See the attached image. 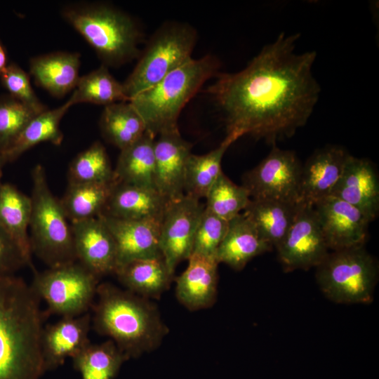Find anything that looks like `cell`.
<instances>
[{
    "mask_svg": "<svg viewBox=\"0 0 379 379\" xmlns=\"http://www.w3.org/2000/svg\"><path fill=\"white\" fill-rule=\"evenodd\" d=\"M197 39L195 28L188 23L167 21L162 24L149 38L135 67L123 83L128 101L190 59Z\"/></svg>",
    "mask_w": 379,
    "mask_h": 379,
    "instance_id": "cell-7",
    "label": "cell"
},
{
    "mask_svg": "<svg viewBox=\"0 0 379 379\" xmlns=\"http://www.w3.org/2000/svg\"><path fill=\"white\" fill-rule=\"evenodd\" d=\"M331 195L357 208L370 222L374 220L379 212V182L371 162L349 154Z\"/></svg>",
    "mask_w": 379,
    "mask_h": 379,
    "instance_id": "cell-16",
    "label": "cell"
},
{
    "mask_svg": "<svg viewBox=\"0 0 379 379\" xmlns=\"http://www.w3.org/2000/svg\"><path fill=\"white\" fill-rule=\"evenodd\" d=\"M154 140L155 136L146 131L140 139L121 150L114 169L117 182L156 190Z\"/></svg>",
    "mask_w": 379,
    "mask_h": 379,
    "instance_id": "cell-26",
    "label": "cell"
},
{
    "mask_svg": "<svg viewBox=\"0 0 379 379\" xmlns=\"http://www.w3.org/2000/svg\"><path fill=\"white\" fill-rule=\"evenodd\" d=\"M313 206L330 251L365 245L370 222L357 208L331 195Z\"/></svg>",
    "mask_w": 379,
    "mask_h": 379,
    "instance_id": "cell-13",
    "label": "cell"
},
{
    "mask_svg": "<svg viewBox=\"0 0 379 379\" xmlns=\"http://www.w3.org/2000/svg\"><path fill=\"white\" fill-rule=\"evenodd\" d=\"M31 284L51 314L76 317L88 312L96 296L99 278L78 261L39 272H34Z\"/></svg>",
    "mask_w": 379,
    "mask_h": 379,
    "instance_id": "cell-9",
    "label": "cell"
},
{
    "mask_svg": "<svg viewBox=\"0 0 379 379\" xmlns=\"http://www.w3.org/2000/svg\"><path fill=\"white\" fill-rule=\"evenodd\" d=\"M188 260L186 270L176 279V297L190 310L209 307L216 299L218 262L198 254H192Z\"/></svg>",
    "mask_w": 379,
    "mask_h": 379,
    "instance_id": "cell-20",
    "label": "cell"
},
{
    "mask_svg": "<svg viewBox=\"0 0 379 379\" xmlns=\"http://www.w3.org/2000/svg\"><path fill=\"white\" fill-rule=\"evenodd\" d=\"M302 164L293 151L272 145L268 155L243 177L251 199L300 201Z\"/></svg>",
    "mask_w": 379,
    "mask_h": 379,
    "instance_id": "cell-10",
    "label": "cell"
},
{
    "mask_svg": "<svg viewBox=\"0 0 379 379\" xmlns=\"http://www.w3.org/2000/svg\"><path fill=\"white\" fill-rule=\"evenodd\" d=\"M80 54L58 51L30 60L29 72L35 83L56 97L74 89L80 78Z\"/></svg>",
    "mask_w": 379,
    "mask_h": 379,
    "instance_id": "cell-23",
    "label": "cell"
},
{
    "mask_svg": "<svg viewBox=\"0 0 379 379\" xmlns=\"http://www.w3.org/2000/svg\"><path fill=\"white\" fill-rule=\"evenodd\" d=\"M69 183L114 182V172L105 147L93 142L72 161L68 171Z\"/></svg>",
    "mask_w": 379,
    "mask_h": 379,
    "instance_id": "cell-34",
    "label": "cell"
},
{
    "mask_svg": "<svg viewBox=\"0 0 379 379\" xmlns=\"http://www.w3.org/2000/svg\"><path fill=\"white\" fill-rule=\"evenodd\" d=\"M98 217L114 239L117 268L133 260L162 256L159 246L161 222L123 220L104 214Z\"/></svg>",
    "mask_w": 379,
    "mask_h": 379,
    "instance_id": "cell-17",
    "label": "cell"
},
{
    "mask_svg": "<svg viewBox=\"0 0 379 379\" xmlns=\"http://www.w3.org/2000/svg\"><path fill=\"white\" fill-rule=\"evenodd\" d=\"M285 272L317 267L329 248L314 206L301 202L286 236L276 248Z\"/></svg>",
    "mask_w": 379,
    "mask_h": 379,
    "instance_id": "cell-11",
    "label": "cell"
},
{
    "mask_svg": "<svg viewBox=\"0 0 379 379\" xmlns=\"http://www.w3.org/2000/svg\"><path fill=\"white\" fill-rule=\"evenodd\" d=\"M72 106L89 102L107 106L115 102L128 101L123 83L118 81L109 72L107 66L80 77L73 93L68 100Z\"/></svg>",
    "mask_w": 379,
    "mask_h": 379,
    "instance_id": "cell-33",
    "label": "cell"
},
{
    "mask_svg": "<svg viewBox=\"0 0 379 379\" xmlns=\"http://www.w3.org/2000/svg\"><path fill=\"white\" fill-rule=\"evenodd\" d=\"M62 15L95 51L104 65L117 67L138 58L142 33L127 13L104 3L66 6Z\"/></svg>",
    "mask_w": 379,
    "mask_h": 379,
    "instance_id": "cell-5",
    "label": "cell"
},
{
    "mask_svg": "<svg viewBox=\"0 0 379 379\" xmlns=\"http://www.w3.org/2000/svg\"><path fill=\"white\" fill-rule=\"evenodd\" d=\"M300 203L251 199L243 213L253 223L260 236L277 248L292 225Z\"/></svg>",
    "mask_w": 379,
    "mask_h": 379,
    "instance_id": "cell-27",
    "label": "cell"
},
{
    "mask_svg": "<svg viewBox=\"0 0 379 379\" xmlns=\"http://www.w3.org/2000/svg\"><path fill=\"white\" fill-rule=\"evenodd\" d=\"M5 164H6V161H5L2 154L0 152V191L1 190V187H2L3 185H4V183L1 182V176H2L3 166H4Z\"/></svg>",
    "mask_w": 379,
    "mask_h": 379,
    "instance_id": "cell-41",
    "label": "cell"
},
{
    "mask_svg": "<svg viewBox=\"0 0 379 379\" xmlns=\"http://www.w3.org/2000/svg\"><path fill=\"white\" fill-rule=\"evenodd\" d=\"M77 260L99 279L114 274V239L100 217L71 222Z\"/></svg>",
    "mask_w": 379,
    "mask_h": 379,
    "instance_id": "cell-14",
    "label": "cell"
},
{
    "mask_svg": "<svg viewBox=\"0 0 379 379\" xmlns=\"http://www.w3.org/2000/svg\"><path fill=\"white\" fill-rule=\"evenodd\" d=\"M40 302L22 278L0 275V379H41L46 372Z\"/></svg>",
    "mask_w": 379,
    "mask_h": 379,
    "instance_id": "cell-2",
    "label": "cell"
},
{
    "mask_svg": "<svg viewBox=\"0 0 379 379\" xmlns=\"http://www.w3.org/2000/svg\"><path fill=\"white\" fill-rule=\"evenodd\" d=\"M205 198V208L228 222L242 213L251 199L243 185L234 183L223 172Z\"/></svg>",
    "mask_w": 379,
    "mask_h": 379,
    "instance_id": "cell-35",
    "label": "cell"
},
{
    "mask_svg": "<svg viewBox=\"0 0 379 379\" xmlns=\"http://www.w3.org/2000/svg\"><path fill=\"white\" fill-rule=\"evenodd\" d=\"M324 295L338 304H370L378 279V265L365 245L331 251L316 267Z\"/></svg>",
    "mask_w": 379,
    "mask_h": 379,
    "instance_id": "cell-8",
    "label": "cell"
},
{
    "mask_svg": "<svg viewBox=\"0 0 379 379\" xmlns=\"http://www.w3.org/2000/svg\"><path fill=\"white\" fill-rule=\"evenodd\" d=\"M220 66L218 59L211 54L191 58L157 84L131 99L146 131L156 137L179 130L181 111L206 81L218 74Z\"/></svg>",
    "mask_w": 379,
    "mask_h": 379,
    "instance_id": "cell-4",
    "label": "cell"
},
{
    "mask_svg": "<svg viewBox=\"0 0 379 379\" xmlns=\"http://www.w3.org/2000/svg\"><path fill=\"white\" fill-rule=\"evenodd\" d=\"M114 274L126 290L146 298H159L173 276L162 256L131 261L117 267Z\"/></svg>",
    "mask_w": 379,
    "mask_h": 379,
    "instance_id": "cell-25",
    "label": "cell"
},
{
    "mask_svg": "<svg viewBox=\"0 0 379 379\" xmlns=\"http://www.w3.org/2000/svg\"><path fill=\"white\" fill-rule=\"evenodd\" d=\"M32 201L16 187L4 183L0 191V225L22 252L27 266L34 272L29 227Z\"/></svg>",
    "mask_w": 379,
    "mask_h": 379,
    "instance_id": "cell-24",
    "label": "cell"
},
{
    "mask_svg": "<svg viewBox=\"0 0 379 379\" xmlns=\"http://www.w3.org/2000/svg\"><path fill=\"white\" fill-rule=\"evenodd\" d=\"M200 199L184 194L168 201L160 225L159 246L171 274L192 253L195 232L204 211Z\"/></svg>",
    "mask_w": 379,
    "mask_h": 379,
    "instance_id": "cell-12",
    "label": "cell"
},
{
    "mask_svg": "<svg viewBox=\"0 0 379 379\" xmlns=\"http://www.w3.org/2000/svg\"><path fill=\"white\" fill-rule=\"evenodd\" d=\"M236 140L226 136L220 145L201 155L191 154L187 161L184 178L185 194L201 199L222 172L221 162L227 148Z\"/></svg>",
    "mask_w": 379,
    "mask_h": 379,
    "instance_id": "cell-31",
    "label": "cell"
},
{
    "mask_svg": "<svg viewBox=\"0 0 379 379\" xmlns=\"http://www.w3.org/2000/svg\"><path fill=\"white\" fill-rule=\"evenodd\" d=\"M154 140L155 187L167 201L185 194V166L192 154V144L184 140L179 130L163 133Z\"/></svg>",
    "mask_w": 379,
    "mask_h": 379,
    "instance_id": "cell-15",
    "label": "cell"
},
{
    "mask_svg": "<svg viewBox=\"0 0 379 379\" xmlns=\"http://www.w3.org/2000/svg\"><path fill=\"white\" fill-rule=\"evenodd\" d=\"M8 64L6 49L0 41V76L7 67Z\"/></svg>",
    "mask_w": 379,
    "mask_h": 379,
    "instance_id": "cell-40",
    "label": "cell"
},
{
    "mask_svg": "<svg viewBox=\"0 0 379 379\" xmlns=\"http://www.w3.org/2000/svg\"><path fill=\"white\" fill-rule=\"evenodd\" d=\"M71 106L67 100L59 107L46 109L36 115L15 140L1 152L6 163L15 160L22 154L41 142H49L60 145L63 140L60 124Z\"/></svg>",
    "mask_w": 379,
    "mask_h": 379,
    "instance_id": "cell-28",
    "label": "cell"
},
{
    "mask_svg": "<svg viewBox=\"0 0 379 379\" xmlns=\"http://www.w3.org/2000/svg\"><path fill=\"white\" fill-rule=\"evenodd\" d=\"M116 181L107 183H69L60 200L71 222L98 217L108 201Z\"/></svg>",
    "mask_w": 379,
    "mask_h": 379,
    "instance_id": "cell-30",
    "label": "cell"
},
{
    "mask_svg": "<svg viewBox=\"0 0 379 379\" xmlns=\"http://www.w3.org/2000/svg\"><path fill=\"white\" fill-rule=\"evenodd\" d=\"M72 359L82 379H113L128 359L112 340L91 343Z\"/></svg>",
    "mask_w": 379,
    "mask_h": 379,
    "instance_id": "cell-32",
    "label": "cell"
},
{
    "mask_svg": "<svg viewBox=\"0 0 379 379\" xmlns=\"http://www.w3.org/2000/svg\"><path fill=\"white\" fill-rule=\"evenodd\" d=\"M0 80L11 96L27 106L36 114L47 109L35 94L29 75L17 64L9 63L0 76Z\"/></svg>",
    "mask_w": 379,
    "mask_h": 379,
    "instance_id": "cell-38",
    "label": "cell"
},
{
    "mask_svg": "<svg viewBox=\"0 0 379 379\" xmlns=\"http://www.w3.org/2000/svg\"><path fill=\"white\" fill-rule=\"evenodd\" d=\"M91 309L95 331L110 338L128 359L158 347L168 329L147 298L109 283L99 284Z\"/></svg>",
    "mask_w": 379,
    "mask_h": 379,
    "instance_id": "cell-3",
    "label": "cell"
},
{
    "mask_svg": "<svg viewBox=\"0 0 379 379\" xmlns=\"http://www.w3.org/2000/svg\"><path fill=\"white\" fill-rule=\"evenodd\" d=\"M37 115L10 95L0 97V152L6 149Z\"/></svg>",
    "mask_w": 379,
    "mask_h": 379,
    "instance_id": "cell-36",
    "label": "cell"
},
{
    "mask_svg": "<svg viewBox=\"0 0 379 379\" xmlns=\"http://www.w3.org/2000/svg\"><path fill=\"white\" fill-rule=\"evenodd\" d=\"M272 248L242 212L229 221L215 259L218 264L223 262L235 270H241L252 258L272 251Z\"/></svg>",
    "mask_w": 379,
    "mask_h": 379,
    "instance_id": "cell-22",
    "label": "cell"
},
{
    "mask_svg": "<svg viewBox=\"0 0 379 379\" xmlns=\"http://www.w3.org/2000/svg\"><path fill=\"white\" fill-rule=\"evenodd\" d=\"M349 154L337 145L316 150L302 166L300 201L314 205L330 196L343 173Z\"/></svg>",
    "mask_w": 379,
    "mask_h": 379,
    "instance_id": "cell-19",
    "label": "cell"
},
{
    "mask_svg": "<svg viewBox=\"0 0 379 379\" xmlns=\"http://www.w3.org/2000/svg\"><path fill=\"white\" fill-rule=\"evenodd\" d=\"M27 266L20 248L0 225V275H14Z\"/></svg>",
    "mask_w": 379,
    "mask_h": 379,
    "instance_id": "cell-39",
    "label": "cell"
},
{
    "mask_svg": "<svg viewBox=\"0 0 379 379\" xmlns=\"http://www.w3.org/2000/svg\"><path fill=\"white\" fill-rule=\"evenodd\" d=\"M167 203L156 190L116 182L101 214L123 220L161 222Z\"/></svg>",
    "mask_w": 379,
    "mask_h": 379,
    "instance_id": "cell-21",
    "label": "cell"
},
{
    "mask_svg": "<svg viewBox=\"0 0 379 379\" xmlns=\"http://www.w3.org/2000/svg\"><path fill=\"white\" fill-rule=\"evenodd\" d=\"M99 126L104 138L120 150L132 145L146 132L142 119L129 101L105 106Z\"/></svg>",
    "mask_w": 379,
    "mask_h": 379,
    "instance_id": "cell-29",
    "label": "cell"
},
{
    "mask_svg": "<svg viewBox=\"0 0 379 379\" xmlns=\"http://www.w3.org/2000/svg\"><path fill=\"white\" fill-rule=\"evenodd\" d=\"M228 224V221L204 208L195 232L192 254L215 259L218 248L227 231Z\"/></svg>",
    "mask_w": 379,
    "mask_h": 379,
    "instance_id": "cell-37",
    "label": "cell"
},
{
    "mask_svg": "<svg viewBox=\"0 0 379 379\" xmlns=\"http://www.w3.org/2000/svg\"><path fill=\"white\" fill-rule=\"evenodd\" d=\"M299 37L280 33L243 69L216 75L207 92L224 116L226 136L273 145L307 123L321 88L312 72L317 53H296Z\"/></svg>",
    "mask_w": 379,
    "mask_h": 379,
    "instance_id": "cell-1",
    "label": "cell"
},
{
    "mask_svg": "<svg viewBox=\"0 0 379 379\" xmlns=\"http://www.w3.org/2000/svg\"><path fill=\"white\" fill-rule=\"evenodd\" d=\"M91 314L88 312L76 317H64L44 326L41 349L46 371L62 366L67 358H73L91 344Z\"/></svg>",
    "mask_w": 379,
    "mask_h": 379,
    "instance_id": "cell-18",
    "label": "cell"
},
{
    "mask_svg": "<svg viewBox=\"0 0 379 379\" xmlns=\"http://www.w3.org/2000/svg\"><path fill=\"white\" fill-rule=\"evenodd\" d=\"M32 213L29 240L32 254L49 267L77 260L71 223L60 201L51 192L44 167L32 171Z\"/></svg>",
    "mask_w": 379,
    "mask_h": 379,
    "instance_id": "cell-6",
    "label": "cell"
}]
</instances>
